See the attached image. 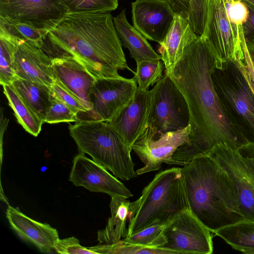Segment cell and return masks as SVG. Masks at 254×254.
<instances>
[{
	"label": "cell",
	"mask_w": 254,
	"mask_h": 254,
	"mask_svg": "<svg viewBox=\"0 0 254 254\" xmlns=\"http://www.w3.org/2000/svg\"><path fill=\"white\" fill-rule=\"evenodd\" d=\"M166 225L155 224L123 239L124 243L147 247L162 248L166 243L164 230Z\"/></svg>",
	"instance_id": "4dcf8cb0"
},
{
	"label": "cell",
	"mask_w": 254,
	"mask_h": 254,
	"mask_svg": "<svg viewBox=\"0 0 254 254\" xmlns=\"http://www.w3.org/2000/svg\"><path fill=\"white\" fill-rule=\"evenodd\" d=\"M181 173L190 210L212 233L244 220L233 181L209 155L194 157Z\"/></svg>",
	"instance_id": "3957f363"
},
{
	"label": "cell",
	"mask_w": 254,
	"mask_h": 254,
	"mask_svg": "<svg viewBox=\"0 0 254 254\" xmlns=\"http://www.w3.org/2000/svg\"><path fill=\"white\" fill-rule=\"evenodd\" d=\"M6 216L12 229L22 240L32 244L43 253L55 250L59 239L56 229L34 220L10 206L6 209Z\"/></svg>",
	"instance_id": "d6986e66"
},
{
	"label": "cell",
	"mask_w": 254,
	"mask_h": 254,
	"mask_svg": "<svg viewBox=\"0 0 254 254\" xmlns=\"http://www.w3.org/2000/svg\"><path fill=\"white\" fill-rule=\"evenodd\" d=\"M190 126L156 135V131L148 126L142 135L134 143L132 150L139 157L144 166L136 170L137 175L160 169L163 163L174 165L173 156L189 139Z\"/></svg>",
	"instance_id": "8fae6325"
},
{
	"label": "cell",
	"mask_w": 254,
	"mask_h": 254,
	"mask_svg": "<svg viewBox=\"0 0 254 254\" xmlns=\"http://www.w3.org/2000/svg\"><path fill=\"white\" fill-rule=\"evenodd\" d=\"M50 57L65 54L79 60L96 78L117 77L128 66L110 12L68 14L44 41Z\"/></svg>",
	"instance_id": "7a4b0ae2"
},
{
	"label": "cell",
	"mask_w": 254,
	"mask_h": 254,
	"mask_svg": "<svg viewBox=\"0 0 254 254\" xmlns=\"http://www.w3.org/2000/svg\"><path fill=\"white\" fill-rule=\"evenodd\" d=\"M13 64L17 78L51 87L54 81L52 59L42 48L19 38L14 52Z\"/></svg>",
	"instance_id": "ac0fdd59"
},
{
	"label": "cell",
	"mask_w": 254,
	"mask_h": 254,
	"mask_svg": "<svg viewBox=\"0 0 254 254\" xmlns=\"http://www.w3.org/2000/svg\"><path fill=\"white\" fill-rule=\"evenodd\" d=\"M232 0H207L205 22L201 37L209 43L218 59L245 61L242 27L231 18Z\"/></svg>",
	"instance_id": "52a82bcc"
},
{
	"label": "cell",
	"mask_w": 254,
	"mask_h": 254,
	"mask_svg": "<svg viewBox=\"0 0 254 254\" xmlns=\"http://www.w3.org/2000/svg\"><path fill=\"white\" fill-rule=\"evenodd\" d=\"M55 251L62 254H96L88 248L81 246L74 237L58 240L55 246Z\"/></svg>",
	"instance_id": "e575fe53"
},
{
	"label": "cell",
	"mask_w": 254,
	"mask_h": 254,
	"mask_svg": "<svg viewBox=\"0 0 254 254\" xmlns=\"http://www.w3.org/2000/svg\"><path fill=\"white\" fill-rule=\"evenodd\" d=\"M213 234L232 248L246 254H254V221L243 220L223 227Z\"/></svg>",
	"instance_id": "d4e9b609"
},
{
	"label": "cell",
	"mask_w": 254,
	"mask_h": 254,
	"mask_svg": "<svg viewBox=\"0 0 254 254\" xmlns=\"http://www.w3.org/2000/svg\"><path fill=\"white\" fill-rule=\"evenodd\" d=\"M117 33L122 45L128 49L136 63L149 60H161L146 39L127 21L126 9L113 17Z\"/></svg>",
	"instance_id": "7402d4cb"
},
{
	"label": "cell",
	"mask_w": 254,
	"mask_h": 254,
	"mask_svg": "<svg viewBox=\"0 0 254 254\" xmlns=\"http://www.w3.org/2000/svg\"><path fill=\"white\" fill-rule=\"evenodd\" d=\"M68 14L110 12L118 6V0H58Z\"/></svg>",
	"instance_id": "f546056e"
},
{
	"label": "cell",
	"mask_w": 254,
	"mask_h": 254,
	"mask_svg": "<svg viewBox=\"0 0 254 254\" xmlns=\"http://www.w3.org/2000/svg\"><path fill=\"white\" fill-rule=\"evenodd\" d=\"M243 156L252 159L254 161V143L248 142L237 148Z\"/></svg>",
	"instance_id": "f35d334b"
},
{
	"label": "cell",
	"mask_w": 254,
	"mask_h": 254,
	"mask_svg": "<svg viewBox=\"0 0 254 254\" xmlns=\"http://www.w3.org/2000/svg\"><path fill=\"white\" fill-rule=\"evenodd\" d=\"M229 12L233 22L242 27L249 15L248 7L242 0H232L230 3Z\"/></svg>",
	"instance_id": "d590c367"
},
{
	"label": "cell",
	"mask_w": 254,
	"mask_h": 254,
	"mask_svg": "<svg viewBox=\"0 0 254 254\" xmlns=\"http://www.w3.org/2000/svg\"><path fill=\"white\" fill-rule=\"evenodd\" d=\"M96 254H178L177 252L160 247H147L124 243L122 240L112 244H100L88 248Z\"/></svg>",
	"instance_id": "4316f807"
},
{
	"label": "cell",
	"mask_w": 254,
	"mask_h": 254,
	"mask_svg": "<svg viewBox=\"0 0 254 254\" xmlns=\"http://www.w3.org/2000/svg\"><path fill=\"white\" fill-rule=\"evenodd\" d=\"M11 85L44 122L51 103V87L17 78Z\"/></svg>",
	"instance_id": "603a6c76"
},
{
	"label": "cell",
	"mask_w": 254,
	"mask_h": 254,
	"mask_svg": "<svg viewBox=\"0 0 254 254\" xmlns=\"http://www.w3.org/2000/svg\"><path fill=\"white\" fill-rule=\"evenodd\" d=\"M19 38L0 26V82L11 85L17 79L13 68V54Z\"/></svg>",
	"instance_id": "484cf974"
},
{
	"label": "cell",
	"mask_w": 254,
	"mask_h": 254,
	"mask_svg": "<svg viewBox=\"0 0 254 254\" xmlns=\"http://www.w3.org/2000/svg\"><path fill=\"white\" fill-rule=\"evenodd\" d=\"M138 86L133 78H97L90 93L92 108L80 120L110 121L134 97Z\"/></svg>",
	"instance_id": "30bf717a"
},
{
	"label": "cell",
	"mask_w": 254,
	"mask_h": 254,
	"mask_svg": "<svg viewBox=\"0 0 254 254\" xmlns=\"http://www.w3.org/2000/svg\"><path fill=\"white\" fill-rule=\"evenodd\" d=\"M246 67L248 71L250 81L254 92V71L250 62H247Z\"/></svg>",
	"instance_id": "ab89813d"
},
{
	"label": "cell",
	"mask_w": 254,
	"mask_h": 254,
	"mask_svg": "<svg viewBox=\"0 0 254 254\" xmlns=\"http://www.w3.org/2000/svg\"><path fill=\"white\" fill-rule=\"evenodd\" d=\"M217 60L208 42L200 36L167 74L185 97L190 116L189 139L174 154V165L184 166L220 142L236 148L247 143L227 119L215 90L212 74Z\"/></svg>",
	"instance_id": "6da1fadb"
},
{
	"label": "cell",
	"mask_w": 254,
	"mask_h": 254,
	"mask_svg": "<svg viewBox=\"0 0 254 254\" xmlns=\"http://www.w3.org/2000/svg\"><path fill=\"white\" fill-rule=\"evenodd\" d=\"M222 168L233 181L244 220L254 221V161L225 142L216 144L206 154Z\"/></svg>",
	"instance_id": "9c48e42d"
},
{
	"label": "cell",
	"mask_w": 254,
	"mask_h": 254,
	"mask_svg": "<svg viewBox=\"0 0 254 254\" xmlns=\"http://www.w3.org/2000/svg\"><path fill=\"white\" fill-rule=\"evenodd\" d=\"M242 0L247 1V2L254 5V0Z\"/></svg>",
	"instance_id": "b9f144b4"
},
{
	"label": "cell",
	"mask_w": 254,
	"mask_h": 254,
	"mask_svg": "<svg viewBox=\"0 0 254 254\" xmlns=\"http://www.w3.org/2000/svg\"><path fill=\"white\" fill-rule=\"evenodd\" d=\"M68 128L80 152L90 155L115 177L128 181L137 176L131 150L107 122L80 120Z\"/></svg>",
	"instance_id": "8992f818"
},
{
	"label": "cell",
	"mask_w": 254,
	"mask_h": 254,
	"mask_svg": "<svg viewBox=\"0 0 254 254\" xmlns=\"http://www.w3.org/2000/svg\"><path fill=\"white\" fill-rule=\"evenodd\" d=\"M244 1L248 7L249 15L246 21L242 25V34L246 47H254V5Z\"/></svg>",
	"instance_id": "8d00e7d4"
},
{
	"label": "cell",
	"mask_w": 254,
	"mask_h": 254,
	"mask_svg": "<svg viewBox=\"0 0 254 254\" xmlns=\"http://www.w3.org/2000/svg\"><path fill=\"white\" fill-rule=\"evenodd\" d=\"M198 37L191 29L188 18L176 14L166 36L158 48L165 64V74L172 70L185 50Z\"/></svg>",
	"instance_id": "ffe728a7"
},
{
	"label": "cell",
	"mask_w": 254,
	"mask_h": 254,
	"mask_svg": "<svg viewBox=\"0 0 254 254\" xmlns=\"http://www.w3.org/2000/svg\"><path fill=\"white\" fill-rule=\"evenodd\" d=\"M122 196H111V217L105 227L97 232V240L101 244H112L127 235V222L133 217L137 209V201L130 202Z\"/></svg>",
	"instance_id": "44dd1931"
},
{
	"label": "cell",
	"mask_w": 254,
	"mask_h": 254,
	"mask_svg": "<svg viewBox=\"0 0 254 254\" xmlns=\"http://www.w3.org/2000/svg\"><path fill=\"white\" fill-rule=\"evenodd\" d=\"M51 91L53 97L66 105L77 114L87 112L81 102L59 80L54 79Z\"/></svg>",
	"instance_id": "d6a6232c"
},
{
	"label": "cell",
	"mask_w": 254,
	"mask_h": 254,
	"mask_svg": "<svg viewBox=\"0 0 254 254\" xmlns=\"http://www.w3.org/2000/svg\"><path fill=\"white\" fill-rule=\"evenodd\" d=\"M207 0H190L189 21L191 29L200 37L203 33Z\"/></svg>",
	"instance_id": "836d02e7"
},
{
	"label": "cell",
	"mask_w": 254,
	"mask_h": 254,
	"mask_svg": "<svg viewBox=\"0 0 254 254\" xmlns=\"http://www.w3.org/2000/svg\"><path fill=\"white\" fill-rule=\"evenodd\" d=\"M67 14L58 0H0V17L49 32Z\"/></svg>",
	"instance_id": "4fadbf2b"
},
{
	"label": "cell",
	"mask_w": 254,
	"mask_h": 254,
	"mask_svg": "<svg viewBox=\"0 0 254 254\" xmlns=\"http://www.w3.org/2000/svg\"><path fill=\"white\" fill-rule=\"evenodd\" d=\"M0 26L11 34L42 48L49 31L25 23L0 17Z\"/></svg>",
	"instance_id": "f1b7e54d"
},
{
	"label": "cell",
	"mask_w": 254,
	"mask_h": 254,
	"mask_svg": "<svg viewBox=\"0 0 254 254\" xmlns=\"http://www.w3.org/2000/svg\"><path fill=\"white\" fill-rule=\"evenodd\" d=\"M212 79L227 119L248 143H254V92L244 63L218 59Z\"/></svg>",
	"instance_id": "277c9868"
},
{
	"label": "cell",
	"mask_w": 254,
	"mask_h": 254,
	"mask_svg": "<svg viewBox=\"0 0 254 254\" xmlns=\"http://www.w3.org/2000/svg\"><path fill=\"white\" fill-rule=\"evenodd\" d=\"M181 169L159 172L144 188L136 200L137 209L129 221L127 236L155 224L167 225L189 208Z\"/></svg>",
	"instance_id": "5b68a950"
},
{
	"label": "cell",
	"mask_w": 254,
	"mask_h": 254,
	"mask_svg": "<svg viewBox=\"0 0 254 254\" xmlns=\"http://www.w3.org/2000/svg\"><path fill=\"white\" fill-rule=\"evenodd\" d=\"M152 102L151 90L137 88L128 104L107 122L131 150L134 143L148 126Z\"/></svg>",
	"instance_id": "9a60e30c"
},
{
	"label": "cell",
	"mask_w": 254,
	"mask_h": 254,
	"mask_svg": "<svg viewBox=\"0 0 254 254\" xmlns=\"http://www.w3.org/2000/svg\"><path fill=\"white\" fill-rule=\"evenodd\" d=\"M68 180L76 187L128 198L131 191L107 169L80 152L73 159Z\"/></svg>",
	"instance_id": "5bb4252c"
},
{
	"label": "cell",
	"mask_w": 254,
	"mask_h": 254,
	"mask_svg": "<svg viewBox=\"0 0 254 254\" xmlns=\"http://www.w3.org/2000/svg\"><path fill=\"white\" fill-rule=\"evenodd\" d=\"M50 57L54 79L60 81L87 110V112L77 114V117L89 113L92 108L90 93L96 78L73 56L61 54Z\"/></svg>",
	"instance_id": "e0dca14e"
},
{
	"label": "cell",
	"mask_w": 254,
	"mask_h": 254,
	"mask_svg": "<svg viewBox=\"0 0 254 254\" xmlns=\"http://www.w3.org/2000/svg\"><path fill=\"white\" fill-rule=\"evenodd\" d=\"M176 14H182L189 19L190 0H168Z\"/></svg>",
	"instance_id": "74e56055"
},
{
	"label": "cell",
	"mask_w": 254,
	"mask_h": 254,
	"mask_svg": "<svg viewBox=\"0 0 254 254\" xmlns=\"http://www.w3.org/2000/svg\"><path fill=\"white\" fill-rule=\"evenodd\" d=\"M246 49L251 62V64H252V66L253 67V68L254 71V47H250L247 48L245 45Z\"/></svg>",
	"instance_id": "60d3db41"
},
{
	"label": "cell",
	"mask_w": 254,
	"mask_h": 254,
	"mask_svg": "<svg viewBox=\"0 0 254 254\" xmlns=\"http://www.w3.org/2000/svg\"><path fill=\"white\" fill-rule=\"evenodd\" d=\"M136 71L133 78L138 84V88L143 90H149L164 76L163 71L165 64L162 60H149L136 63Z\"/></svg>",
	"instance_id": "83f0119b"
},
{
	"label": "cell",
	"mask_w": 254,
	"mask_h": 254,
	"mask_svg": "<svg viewBox=\"0 0 254 254\" xmlns=\"http://www.w3.org/2000/svg\"><path fill=\"white\" fill-rule=\"evenodd\" d=\"M77 121V114L66 105L55 99L51 94V103L45 123L56 124Z\"/></svg>",
	"instance_id": "1f68e13d"
},
{
	"label": "cell",
	"mask_w": 254,
	"mask_h": 254,
	"mask_svg": "<svg viewBox=\"0 0 254 254\" xmlns=\"http://www.w3.org/2000/svg\"><path fill=\"white\" fill-rule=\"evenodd\" d=\"M211 233L189 208L166 225L164 234L166 243L162 248L178 254H212L213 246Z\"/></svg>",
	"instance_id": "7c38bea8"
},
{
	"label": "cell",
	"mask_w": 254,
	"mask_h": 254,
	"mask_svg": "<svg viewBox=\"0 0 254 254\" xmlns=\"http://www.w3.org/2000/svg\"><path fill=\"white\" fill-rule=\"evenodd\" d=\"M133 27L146 39L161 43L176 13L168 0H136L131 3Z\"/></svg>",
	"instance_id": "2e32d148"
},
{
	"label": "cell",
	"mask_w": 254,
	"mask_h": 254,
	"mask_svg": "<svg viewBox=\"0 0 254 254\" xmlns=\"http://www.w3.org/2000/svg\"><path fill=\"white\" fill-rule=\"evenodd\" d=\"M151 90L152 102L148 126L155 129L156 135L182 129L190 125L186 99L168 74H165Z\"/></svg>",
	"instance_id": "ba28073f"
},
{
	"label": "cell",
	"mask_w": 254,
	"mask_h": 254,
	"mask_svg": "<svg viewBox=\"0 0 254 254\" xmlns=\"http://www.w3.org/2000/svg\"><path fill=\"white\" fill-rule=\"evenodd\" d=\"M2 87L3 93L18 123L28 133L37 136L44 122L11 85H3Z\"/></svg>",
	"instance_id": "cb8c5ba5"
}]
</instances>
